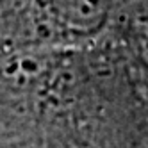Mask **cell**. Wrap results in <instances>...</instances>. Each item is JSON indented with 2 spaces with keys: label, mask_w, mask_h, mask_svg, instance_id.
<instances>
[{
  "label": "cell",
  "mask_w": 148,
  "mask_h": 148,
  "mask_svg": "<svg viewBox=\"0 0 148 148\" xmlns=\"http://www.w3.org/2000/svg\"><path fill=\"white\" fill-rule=\"evenodd\" d=\"M66 48L95 41L111 23L114 0H43Z\"/></svg>",
  "instance_id": "obj_2"
},
{
  "label": "cell",
  "mask_w": 148,
  "mask_h": 148,
  "mask_svg": "<svg viewBox=\"0 0 148 148\" xmlns=\"http://www.w3.org/2000/svg\"><path fill=\"white\" fill-rule=\"evenodd\" d=\"M0 48H66L43 0H0Z\"/></svg>",
  "instance_id": "obj_1"
}]
</instances>
